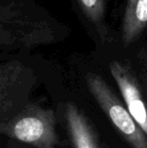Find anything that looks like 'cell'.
Listing matches in <instances>:
<instances>
[{"instance_id": "6da1fadb", "label": "cell", "mask_w": 147, "mask_h": 148, "mask_svg": "<svg viewBox=\"0 0 147 148\" xmlns=\"http://www.w3.org/2000/svg\"><path fill=\"white\" fill-rule=\"evenodd\" d=\"M0 135L36 148H57L61 144L55 112L36 104H24L13 115L0 120Z\"/></svg>"}, {"instance_id": "7a4b0ae2", "label": "cell", "mask_w": 147, "mask_h": 148, "mask_svg": "<svg viewBox=\"0 0 147 148\" xmlns=\"http://www.w3.org/2000/svg\"><path fill=\"white\" fill-rule=\"evenodd\" d=\"M86 84L96 103L125 142L131 148H147L146 134L108 83L100 75L89 73Z\"/></svg>"}, {"instance_id": "3957f363", "label": "cell", "mask_w": 147, "mask_h": 148, "mask_svg": "<svg viewBox=\"0 0 147 148\" xmlns=\"http://www.w3.org/2000/svg\"><path fill=\"white\" fill-rule=\"evenodd\" d=\"M51 39V29L41 20L19 8L0 6V45L30 47Z\"/></svg>"}, {"instance_id": "277c9868", "label": "cell", "mask_w": 147, "mask_h": 148, "mask_svg": "<svg viewBox=\"0 0 147 148\" xmlns=\"http://www.w3.org/2000/svg\"><path fill=\"white\" fill-rule=\"evenodd\" d=\"M109 70L115 80L128 111L147 136V95L146 89L131 66L113 60Z\"/></svg>"}, {"instance_id": "5b68a950", "label": "cell", "mask_w": 147, "mask_h": 148, "mask_svg": "<svg viewBox=\"0 0 147 148\" xmlns=\"http://www.w3.org/2000/svg\"><path fill=\"white\" fill-rule=\"evenodd\" d=\"M28 71L19 62L0 64V120L17 112L21 104L22 95H25V82Z\"/></svg>"}, {"instance_id": "8992f818", "label": "cell", "mask_w": 147, "mask_h": 148, "mask_svg": "<svg viewBox=\"0 0 147 148\" xmlns=\"http://www.w3.org/2000/svg\"><path fill=\"white\" fill-rule=\"evenodd\" d=\"M64 118L73 148H105L95 125L76 104H65Z\"/></svg>"}, {"instance_id": "52a82bcc", "label": "cell", "mask_w": 147, "mask_h": 148, "mask_svg": "<svg viewBox=\"0 0 147 148\" xmlns=\"http://www.w3.org/2000/svg\"><path fill=\"white\" fill-rule=\"evenodd\" d=\"M147 27V0H127L122 20V41L132 45Z\"/></svg>"}, {"instance_id": "ba28073f", "label": "cell", "mask_w": 147, "mask_h": 148, "mask_svg": "<svg viewBox=\"0 0 147 148\" xmlns=\"http://www.w3.org/2000/svg\"><path fill=\"white\" fill-rule=\"evenodd\" d=\"M85 15L97 27H101L105 18V0H78Z\"/></svg>"}, {"instance_id": "9c48e42d", "label": "cell", "mask_w": 147, "mask_h": 148, "mask_svg": "<svg viewBox=\"0 0 147 148\" xmlns=\"http://www.w3.org/2000/svg\"><path fill=\"white\" fill-rule=\"evenodd\" d=\"M143 86L147 88V60H145V66H144V72H143V81H142Z\"/></svg>"}]
</instances>
